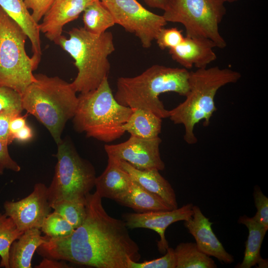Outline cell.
<instances>
[{"instance_id":"6da1fadb","label":"cell","mask_w":268,"mask_h":268,"mask_svg":"<svg viewBox=\"0 0 268 268\" xmlns=\"http://www.w3.org/2000/svg\"><path fill=\"white\" fill-rule=\"evenodd\" d=\"M85 219L69 235L52 239L40 245L43 257L96 268H129L139 262V248L131 238L124 221L112 217L105 210L95 191L85 196Z\"/></svg>"},{"instance_id":"7a4b0ae2","label":"cell","mask_w":268,"mask_h":268,"mask_svg":"<svg viewBox=\"0 0 268 268\" xmlns=\"http://www.w3.org/2000/svg\"><path fill=\"white\" fill-rule=\"evenodd\" d=\"M190 71L185 68L154 65L134 77H121L114 94L120 104L151 111L161 119L169 117V110L159 99L162 93L173 92L186 96L189 90Z\"/></svg>"},{"instance_id":"3957f363","label":"cell","mask_w":268,"mask_h":268,"mask_svg":"<svg viewBox=\"0 0 268 268\" xmlns=\"http://www.w3.org/2000/svg\"><path fill=\"white\" fill-rule=\"evenodd\" d=\"M241 77L237 71L217 66L190 71L189 90L186 99L169 110L168 117L175 124L184 126V139L187 143L197 142L194 132L196 124L201 120L204 121V126L209 124L217 109L214 98L217 91L228 84L237 82Z\"/></svg>"},{"instance_id":"277c9868","label":"cell","mask_w":268,"mask_h":268,"mask_svg":"<svg viewBox=\"0 0 268 268\" xmlns=\"http://www.w3.org/2000/svg\"><path fill=\"white\" fill-rule=\"evenodd\" d=\"M34 75L36 80L21 94L23 109L47 128L58 144L67 122L75 113L76 92L71 83L58 76Z\"/></svg>"},{"instance_id":"5b68a950","label":"cell","mask_w":268,"mask_h":268,"mask_svg":"<svg viewBox=\"0 0 268 268\" xmlns=\"http://www.w3.org/2000/svg\"><path fill=\"white\" fill-rule=\"evenodd\" d=\"M77 109L72 118L73 127L87 137L104 142L120 138L125 133L123 125L133 113L131 108L116 100L105 78L95 89L80 93Z\"/></svg>"},{"instance_id":"8992f818","label":"cell","mask_w":268,"mask_h":268,"mask_svg":"<svg viewBox=\"0 0 268 268\" xmlns=\"http://www.w3.org/2000/svg\"><path fill=\"white\" fill-rule=\"evenodd\" d=\"M69 38L62 35L57 45L74 61L77 76L71 83L75 91L85 93L97 88L108 77L110 69L108 57L115 51L111 32L96 35L84 27L73 28Z\"/></svg>"},{"instance_id":"52a82bcc","label":"cell","mask_w":268,"mask_h":268,"mask_svg":"<svg viewBox=\"0 0 268 268\" xmlns=\"http://www.w3.org/2000/svg\"><path fill=\"white\" fill-rule=\"evenodd\" d=\"M27 35L0 7V85L22 94L36 80L34 62L25 50Z\"/></svg>"},{"instance_id":"ba28073f","label":"cell","mask_w":268,"mask_h":268,"mask_svg":"<svg viewBox=\"0 0 268 268\" xmlns=\"http://www.w3.org/2000/svg\"><path fill=\"white\" fill-rule=\"evenodd\" d=\"M57 145L55 174L48 187L49 202L51 205L63 200H84L95 186V168L80 156L69 139Z\"/></svg>"},{"instance_id":"9c48e42d","label":"cell","mask_w":268,"mask_h":268,"mask_svg":"<svg viewBox=\"0 0 268 268\" xmlns=\"http://www.w3.org/2000/svg\"><path fill=\"white\" fill-rule=\"evenodd\" d=\"M219 0H169L162 15L167 22L179 23L186 36L209 40L220 49L226 42L219 31V25L226 12Z\"/></svg>"},{"instance_id":"30bf717a","label":"cell","mask_w":268,"mask_h":268,"mask_svg":"<svg viewBox=\"0 0 268 268\" xmlns=\"http://www.w3.org/2000/svg\"><path fill=\"white\" fill-rule=\"evenodd\" d=\"M112 14L115 24L138 37L144 48L151 47L161 29L167 22L144 8L136 0H101Z\"/></svg>"},{"instance_id":"8fae6325","label":"cell","mask_w":268,"mask_h":268,"mask_svg":"<svg viewBox=\"0 0 268 268\" xmlns=\"http://www.w3.org/2000/svg\"><path fill=\"white\" fill-rule=\"evenodd\" d=\"M162 140L158 136L145 139L131 135L126 141L116 144H105L108 157L117 161H124L139 170L165 169L159 147Z\"/></svg>"},{"instance_id":"7c38bea8","label":"cell","mask_w":268,"mask_h":268,"mask_svg":"<svg viewBox=\"0 0 268 268\" xmlns=\"http://www.w3.org/2000/svg\"><path fill=\"white\" fill-rule=\"evenodd\" d=\"M4 214L11 218L17 229L24 232L40 229L52 209L48 201V187L42 183L35 184L33 191L17 201H5Z\"/></svg>"},{"instance_id":"4fadbf2b","label":"cell","mask_w":268,"mask_h":268,"mask_svg":"<svg viewBox=\"0 0 268 268\" xmlns=\"http://www.w3.org/2000/svg\"><path fill=\"white\" fill-rule=\"evenodd\" d=\"M193 204L187 203L180 208L145 213H125L122 214L128 228H146L155 231L160 237L157 242L158 250L164 254L169 248L165 236L166 229L176 222L187 220L193 214Z\"/></svg>"},{"instance_id":"5bb4252c","label":"cell","mask_w":268,"mask_h":268,"mask_svg":"<svg viewBox=\"0 0 268 268\" xmlns=\"http://www.w3.org/2000/svg\"><path fill=\"white\" fill-rule=\"evenodd\" d=\"M193 214L184 221V226L196 240L198 248L209 256H213L225 264H231L233 257L228 253L213 233L209 221L201 212L200 208L193 205Z\"/></svg>"},{"instance_id":"9a60e30c","label":"cell","mask_w":268,"mask_h":268,"mask_svg":"<svg viewBox=\"0 0 268 268\" xmlns=\"http://www.w3.org/2000/svg\"><path fill=\"white\" fill-rule=\"evenodd\" d=\"M93 0H54L43 16L40 31L57 44L64 26L77 19Z\"/></svg>"},{"instance_id":"2e32d148","label":"cell","mask_w":268,"mask_h":268,"mask_svg":"<svg viewBox=\"0 0 268 268\" xmlns=\"http://www.w3.org/2000/svg\"><path fill=\"white\" fill-rule=\"evenodd\" d=\"M215 47L209 40L186 36L180 44L169 50V53L184 68L188 69L195 67L202 68L216 60L213 50Z\"/></svg>"},{"instance_id":"e0dca14e","label":"cell","mask_w":268,"mask_h":268,"mask_svg":"<svg viewBox=\"0 0 268 268\" xmlns=\"http://www.w3.org/2000/svg\"><path fill=\"white\" fill-rule=\"evenodd\" d=\"M114 160L128 173L133 181L160 197L173 209L178 208L174 189L170 183L160 174L158 169L139 170L126 161Z\"/></svg>"},{"instance_id":"ac0fdd59","label":"cell","mask_w":268,"mask_h":268,"mask_svg":"<svg viewBox=\"0 0 268 268\" xmlns=\"http://www.w3.org/2000/svg\"><path fill=\"white\" fill-rule=\"evenodd\" d=\"M0 7L19 25L29 39L31 58L36 69L42 55L39 24L33 19L23 0H0Z\"/></svg>"},{"instance_id":"d6986e66","label":"cell","mask_w":268,"mask_h":268,"mask_svg":"<svg viewBox=\"0 0 268 268\" xmlns=\"http://www.w3.org/2000/svg\"><path fill=\"white\" fill-rule=\"evenodd\" d=\"M132 179L117 163L109 158L103 172L95 181L96 192L102 199L117 200L129 190Z\"/></svg>"},{"instance_id":"ffe728a7","label":"cell","mask_w":268,"mask_h":268,"mask_svg":"<svg viewBox=\"0 0 268 268\" xmlns=\"http://www.w3.org/2000/svg\"><path fill=\"white\" fill-rule=\"evenodd\" d=\"M48 239L40 229L24 231L11 244L9 252V268H31V261L38 248Z\"/></svg>"},{"instance_id":"44dd1931","label":"cell","mask_w":268,"mask_h":268,"mask_svg":"<svg viewBox=\"0 0 268 268\" xmlns=\"http://www.w3.org/2000/svg\"><path fill=\"white\" fill-rule=\"evenodd\" d=\"M238 223L245 225L248 229L249 235L246 242V248L242 262L235 267L238 268H251L258 265L259 268H267V260L260 255L261 247L268 230L253 217L246 215L240 216Z\"/></svg>"},{"instance_id":"7402d4cb","label":"cell","mask_w":268,"mask_h":268,"mask_svg":"<svg viewBox=\"0 0 268 268\" xmlns=\"http://www.w3.org/2000/svg\"><path fill=\"white\" fill-rule=\"evenodd\" d=\"M115 201L137 213L174 209L160 197L133 180L128 192Z\"/></svg>"},{"instance_id":"603a6c76","label":"cell","mask_w":268,"mask_h":268,"mask_svg":"<svg viewBox=\"0 0 268 268\" xmlns=\"http://www.w3.org/2000/svg\"><path fill=\"white\" fill-rule=\"evenodd\" d=\"M128 120L122 126L123 130L135 137L150 139L159 136L162 119L153 112L142 109H133Z\"/></svg>"},{"instance_id":"cb8c5ba5","label":"cell","mask_w":268,"mask_h":268,"mask_svg":"<svg viewBox=\"0 0 268 268\" xmlns=\"http://www.w3.org/2000/svg\"><path fill=\"white\" fill-rule=\"evenodd\" d=\"M83 12L84 28L92 34H101L115 24L112 14L100 0H93Z\"/></svg>"},{"instance_id":"d4e9b609","label":"cell","mask_w":268,"mask_h":268,"mask_svg":"<svg viewBox=\"0 0 268 268\" xmlns=\"http://www.w3.org/2000/svg\"><path fill=\"white\" fill-rule=\"evenodd\" d=\"M174 250L176 260V268H217L213 260L201 252L196 243H180Z\"/></svg>"},{"instance_id":"484cf974","label":"cell","mask_w":268,"mask_h":268,"mask_svg":"<svg viewBox=\"0 0 268 268\" xmlns=\"http://www.w3.org/2000/svg\"><path fill=\"white\" fill-rule=\"evenodd\" d=\"M23 232L17 229L11 218L4 213H0V267L9 268L10 246Z\"/></svg>"},{"instance_id":"4316f807","label":"cell","mask_w":268,"mask_h":268,"mask_svg":"<svg viewBox=\"0 0 268 268\" xmlns=\"http://www.w3.org/2000/svg\"><path fill=\"white\" fill-rule=\"evenodd\" d=\"M50 205L54 211L61 215L74 229L81 225L85 219V199L63 200L56 201Z\"/></svg>"},{"instance_id":"83f0119b","label":"cell","mask_w":268,"mask_h":268,"mask_svg":"<svg viewBox=\"0 0 268 268\" xmlns=\"http://www.w3.org/2000/svg\"><path fill=\"white\" fill-rule=\"evenodd\" d=\"M40 230L48 238L56 239L69 235L74 228L61 215L53 211L45 218Z\"/></svg>"},{"instance_id":"f1b7e54d","label":"cell","mask_w":268,"mask_h":268,"mask_svg":"<svg viewBox=\"0 0 268 268\" xmlns=\"http://www.w3.org/2000/svg\"><path fill=\"white\" fill-rule=\"evenodd\" d=\"M23 110L21 94L10 88L0 85V113L11 112L21 114Z\"/></svg>"},{"instance_id":"f546056e","label":"cell","mask_w":268,"mask_h":268,"mask_svg":"<svg viewBox=\"0 0 268 268\" xmlns=\"http://www.w3.org/2000/svg\"><path fill=\"white\" fill-rule=\"evenodd\" d=\"M176 266L174 250L169 247L165 255L160 258L142 262L131 260L129 268H176Z\"/></svg>"},{"instance_id":"4dcf8cb0","label":"cell","mask_w":268,"mask_h":268,"mask_svg":"<svg viewBox=\"0 0 268 268\" xmlns=\"http://www.w3.org/2000/svg\"><path fill=\"white\" fill-rule=\"evenodd\" d=\"M182 31L177 28H162L155 38L158 47L161 50L173 49L180 44L184 39Z\"/></svg>"},{"instance_id":"1f68e13d","label":"cell","mask_w":268,"mask_h":268,"mask_svg":"<svg viewBox=\"0 0 268 268\" xmlns=\"http://www.w3.org/2000/svg\"><path fill=\"white\" fill-rule=\"evenodd\" d=\"M253 197L257 211L253 218L268 229V198L259 187H255Z\"/></svg>"},{"instance_id":"d6a6232c","label":"cell","mask_w":268,"mask_h":268,"mask_svg":"<svg viewBox=\"0 0 268 268\" xmlns=\"http://www.w3.org/2000/svg\"><path fill=\"white\" fill-rule=\"evenodd\" d=\"M28 9L32 10L31 16L38 23L48 11L54 0H23Z\"/></svg>"},{"instance_id":"836d02e7","label":"cell","mask_w":268,"mask_h":268,"mask_svg":"<svg viewBox=\"0 0 268 268\" xmlns=\"http://www.w3.org/2000/svg\"><path fill=\"white\" fill-rule=\"evenodd\" d=\"M7 145L0 139V164L4 169L19 172L21 168L10 156Z\"/></svg>"},{"instance_id":"e575fe53","label":"cell","mask_w":268,"mask_h":268,"mask_svg":"<svg viewBox=\"0 0 268 268\" xmlns=\"http://www.w3.org/2000/svg\"><path fill=\"white\" fill-rule=\"evenodd\" d=\"M19 115L11 112H4L0 113V139L7 145L12 142L10 138L9 124L11 118Z\"/></svg>"},{"instance_id":"d590c367","label":"cell","mask_w":268,"mask_h":268,"mask_svg":"<svg viewBox=\"0 0 268 268\" xmlns=\"http://www.w3.org/2000/svg\"><path fill=\"white\" fill-rule=\"evenodd\" d=\"M26 115L20 114L13 116L10 121L9 132L11 141L12 142V136L26 124Z\"/></svg>"},{"instance_id":"8d00e7d4","label":"cell","mask_w":268,"mask_h":268,"mask_svg":"<svg viewBox=\"0 0 268 268\" xmlns=\"http://www.w3.org/2000/svg\"><path fill=\"white\" fill-rule=\"evenodd\" d=\"M55 259H52L44 257V259L36 266L37 268H67L69 266L65 262V261H59Z\"/></svg>"},{"instance_id":"74e56055","label":"cell","mask_w":268,"mask_h":268,"mask_svg":"<svg viewBox=\"0 0 268 268\" xmlns=\"http://www.w3.org/2000/svg\"><path fill=\"white\" fill-rule=\"evenodd\" d=\"M33 136V133L31 128L26 125L12 136V140L26 142L30 140Z\"/></svg>"},{"instance_id":"f35d334b","label":"cell","mask_w":268,"mask_h":268,"mask_svg":"<svg viewBox=\"0 0 268 268\" xmlns=\"http://www.w3.org/2000/svg\"><path fill=\"white\" fill-rule=\"evenodd\" d=\"M149 6L153 8H159L163 11L166 8L169 0H143Z\"/></svg>"},{"instance_id":"ab89813d","label":"cell","mask_w":268,"mask_h":268,"mask_svg":"<svg viewBox=\"0 0 268 268\" xmlns=\"http://www.w3.org/2000/svg\"><path fill=\"white\" fill-rule=\"evenodd\" d=\"M220 0L222 2L224 3V2H235V1H236L239 0Z\"/></svg>"},{"instance_id":"60d3db41","label":"cell","mask_w":268,"mask_h":268,"mask_svg":"<svg viewBox=\"0 0 268 268\" xmlns=\"http://www.w3.org/2000/svg\"><path fill=\"white\" fill-rule=\"evenodd\" d=\"M4 169L0 164V175L3 174Z\"/></svg>"}]
</instances>
